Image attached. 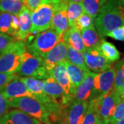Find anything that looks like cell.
<instances>
[{"mask_svg": "<svg viewBox=\"0 0 124 124\" xmlns=\"http://www.w3.org/2000/svg\"><path fill=\"white\" fill-rule=\"evenodd\" d=\"M19 77L16 73L14 74H5L0 73V91L4 88L6 84L13 79Z\"/></svg>", "mask_w": 124, "mask_h": 124, "instance_id": "cell-35", "label": "cell"}, {"mask_svg": "<svg viewBox=\"0 0 124 124\" xmlns=\"http://www.w3.org/2000/svg\"><path fill=\"white\" fill-rule=\"evenodd\" d=\"M9 106L22 111L44 124H52L50 113L43 103L30 97L7 99Z\"/></svg>", "mask_w": 124, "mask_h": 124, "instance_id": "cell-2", "label": "cell"}, {"mask_svg": "<svg viewBox=\"0 0 124 124\" xmlns=\"http://www.w3.org/2000/svg\"><path fill=\"white\" fill-rule=\"evenodd\" d=\"M1 93L7 99L22 97L34 98L32 94L28 90L26 85L20 80L19 77L13 79L8 82L4 88L1 90Z\"/></svg>", "mask_w": 124, "mask_h": 124, "instance_id": "cell-14", "label": "cell"}, {"mask_svg": "<svg viewBox=\"0 0 124 124\" xmlns=\"http://www.w3.org/2000/svg\"><path fill=\"white\" fill-rule=\"evenodd\" d=\"M9 107L10 106L8 103L7 99L5 98L1 90L0 91V117L7 113Z\"/></svg>", "mask_w": 124, "mask_h": 124, "instance_id": "cell-37", "label": "cell"}, {"mask_svg": "<svg viewBox=\"0 0 124 124\" xmlns=\"http://www.w3.org/2000/svg\"><path fill=\"white\" fill-rule=\"evenodd\" d=\"M67 2H77V3H81L83 0H65Z\"/></svg>", "mask_w": 124, "mask_h": 124, "instance_id": "cell-42", "label": "cell"}, {"mask_svg": "<svg viewBox=\"0 0 124 124\" xmlns=\"http://www.w3.org/2000/svg\"><path fill=\"white\" fill-rule=\"evenodd\" d=\"M31 13V10L23 5L19 13L18 14L19 28L17 34L14 37L16 40L25 41L29 35L32 25Z\"/></svg>", "mask_w": 124, "mask_h": 124, "instance_id": "cell-17", "label": "cell"}, {"mask_svg": "<svg viewBox=\"0 0 124 124\" xmlns=\"http://www.w3.org/2000/svg\"><path fill=\"white\" fill-rule=\"evenodd\" d=\"M67 7L68 2L66 1L60 0L54 10L51 22L50 28H53L61 35H62L64 32H66L69 28L67 17Z\"/></svg>", "mask_w": 124, "mask_h": 124, "instance_id": "cell-13", "label": "cell"}, {"mask_svg": "<svg viewBox=\"0 0 124 124\" xmlns=\"http://www.w3.org/2000/svg\"><path fill=\"white\" fill-rule=\"evenodd\" d=\"M0 54H1V53H0Z\"/></svg>", "mask_w": 124, "mask_h": 124, "instance_id": "cell-47", "label": "cell"}, {"mask_svg": "<svg viewBox=\"0 0 124 124\" xmlns=\"http://www.w3.org/2000/svg\"><path fill=\"white\" fill-rule=\"evenodd\" d=\"M115 70L114 66L109 70L97 73L94 78V86L90 99H97L110 92L114 88Z\"/></svg>", "mask_w": 124, "mask_h": 124, "instance_id": "cell-9", "label": "cell"}, {"mask_svg": "<svg viewBox=\"0 0 124 124\" xmlns=\"http://www.w3.org/2000/svg\"><path fill=\"white\" fill-rule=\"evenodd\" d=\"M60 0H42L40 4L31 13L30 34L37 35L50 28L56 7Z\"/></svg>", "mask_w": 124, "mask_h": 124, "instance_id": "cell-3", "label": "cell"}, {"mask_svg": "<svg viewBox=\"0 0 124 124\" xmlns=\"http://www.w3.org/2000/svg\"><path fill=\"white\" fill-rule=\"evenodd\" d=\"M83 54L85 66L93 72L100 73L109 70L114 66L113 62L109 61L103 55L98 46L85 48Z\"/></svg>", "mask_w": 124, "mask_h": 124, "instance_id": "cell-8", "label": "cell"}, {"mask_svg": "<svg viewBox=\"0 0 124 124\" xmlns=\"http://www.w3.org/2000/svg\"><path fill=\"white\" fill-rule=\"evenodd\" d=\"M123 117H124V99H121L116 106L113 113L109 119V123L111 124H114Z\"/></svg>", "mask_w": 124, "mask_h": 124, "instance_id": "cell-32", "label": "cell"}, {"mask_svg": "<svg viewBox=\"0 0 124 124\" xmlns=\"http://www.w3.org/2000/svg\"></svg>", "mask_w": 124, "mask_h": 124, "instance_id": "cell-46", "label": "cell"}, {"mask_svg": "<svg viewBox=\"0 0 124 124\" xmlns=\"http://www.w3.org/2000/svg\"><path fill=\"white\" fill-rule=\"evenodd\" d=\"M84 13L81 3L68 2L67 7V17L68 20L69 27L75 25L76 20Z\"/></svg>", "mask_w": 124, "mask_h": 124, "instance_id": "cell-25", "label": "cell"}, {"mask_svg": "<svg viewBox=\"0 0 124 124\" xmlns=\"http://www.w3.org/2000/svg\"><path fill=\"white\" fill-rule=\"evenodd\" d=\"M114 68L115 70L114 88L118 90L124 85V62L123 60L117 62Z\"/></svg>", "mask_w": 124, "mask_h": 124, "instance_id": "cell-28", "label": "cell"}, {"mask_svg": "<svg viewBox=\"0 0 124 124\" xmlns=\"http://www.w3.org/2000/svg\"><path fill=\"white\" fill-rule=\"evenodd\" d=\"M94 24L100 38L124 25V5L119 0H107L94 18Z\"/></svg>", "mask_w": 124, "mask_h": 124, "instance_id": "cell-1", "label": "cell"}, {"mask_svg": "<svg viewBox=\"0 0 124 124\" xmlns=\"http://www.w3.org/2000/svg\"><path fill=\"white\" fill-rule=\"evenodd\" d=\"M43 92L54 103L66 108L72 101L67 95L64 90L56 80L52 77L44 80Z\"/></svg>", "mask_w": 124, "mask_h": 124, "instance_id": "cell-10", "label": "cell"}, {"mask_svg": "<svg viewBox=\"0 0 124 124\" xmlns=\"http://www.w3.org/2000/svg\"><path fill=\"white\" fill-rule=\"evenodd\" d=\"M97 73L88 70L84 79L76 88L73 100L76 101H89L94 86V78Z\"/></svg>", "mask_w": 124, "mask_h": 124, "instance_id": "cell-15", "label": "cell"}, {"mask_svg": "<svg viewBox=\"0 0 124 124\" xmlns=\"http://www.w3.org/2000/svg\"><path fill=\"white\" fill-rule=\"evenodd\" d=\"M86 101L72 100L64 109L61 122L63 124H80L88 106Z\"/></svg>", "mask_w": 124, "mask_h": 124, "instance_id": "cell-11", "label": "cell"}, {"mask_svg": "<svg viewBox=\"0 0 124 124\" xmlns=\"http://www.w3.org/2000/svg\"><path fill=\"white\" fill-rule=\"evenodd\" d=\"M26 51V42L15 40L0 54V73L14 74L20 66L23 54Z\"/></svg>", "mask_w": 124, "mask_h": 124, "instance_id": "cell-4", "label": "cell"}, {"mask_svg": "<svg viewBox=\"0 0 124 124\" xmlns=\"http://www.w3.org/2000/svg\"><path fill=\"white\" fill-rule=\"evenodd\" d=\"M19 79L26 85L27 88L32 94L35 99L38 100L44 94L43 92L44 80L37 79L31 77H19Z\"/></svg>", "mask_w": 124, "mask_h": 124, "instance_id": "cell-21", "label": "cell"}, {"mask_svg": "<svg viewBox=\"0 0 124 124\" xmlns=\"http://www.w3.org/2000/svg\"><path fill=\"white\" fill-rule=\"evenodd\" d=\"M94 18H93L85 13H84L76 20L74 26L77 27L79 30L81 31L85 28H88L90 27L94 26Z\"/></svg>", "mask_w": 124, "mask_h": 124, "instance_id": "cell-30", "label": "cell"}, {"mask_svg": "<svg viewBox=\"0 0 124 124\" xmlns=\"http://www.w3.org/2000/svg\"><path fill=\"white\" fill-rule=\"evenodd\" d=\"M63 124V123H62L61 121H58V122H56V123H54V124Z\"/></svg>", "mask_w": 124, "mask_h": 124, "instance_id": "cell-43", "label": "cell"}, {"mask_svg": "<svg viewBox=\"0 0 124 124\" xmlns=\"http://www.w3.org/2000/svg\"><path fill=\"white\" fill-rule=\"evenodd\" d=\"M19 28V19H18V15L12 14V20H11L10 31L9 35L15 37V35L17 32Z\"/></svg>", "mask_w": 124, "mask_h": 124, "instance_id": "cell-36", "label": "cell"}, {"mask_svg": "<svg viewBox=\"0 0 124 124\" xmlns=\"http://www.w3.org/2000/svg\"><path fill=\"white\" fill-rule=\"evenodd\" d=\"M18 76L31 77L45 80L50 77V72L44 66L43 57L35 56L26 51L23 54L20 66L16 72Z\"/></svg>", "mask_w": 124, "mask_h": 124, "instance_id": "cell-6", "label": "cell"}, {"mask_svg": "<svg viewBox=\"0 0 124 124\" xmlns=\"http://www.w3.org/2000/svg\"><path fill=\"white\" fill-rule=\"evenodd\" d=\"M6 124H41L38 119L15 109L4 115Z\"/></svg>", "mask_w": 124, "mask_h": 124, "instance_id": "cell-20", "label": "cell"}, {"mask_svg": "<svg viewBox=\"0 0 124 124\" xmlns=\"http://www.w3.org/2000/svg\"><path fill=\"white\" fill-rule=\"evenodd\" d=\"M81 35L85 48H90L98 46L101 39L94 26L81 31Z\"/></svg>", "mask_w": 124, "mask_h": 124, "instance_id": "cell-22", "label": "cell"}, {"mask_svg": "<svg viewBox=\"0 0 124 124\" xmlns=\"http://www.w3.org/2000/svg\"><path fill=\"white\" fill-rule=\"evenodd\" d=\"M107 0H83L81 3L84 13L93 18L96 17L99 10L105 4Z\"/></svg>", "mask_w": 124, "mask_h": 124, "instance_id": "cell-26", "label": "cell"}, {"mask_svg": "<svg viewBox=\"0 0 124 124\" xmlns=\"http://www.w3.org/2000/svg\"><path fill=\"white\" fill-rule=\"evenodd\" d=\"M11 20L12 14L7 12L0 13V32L9 35L10 31Z\"/></svg>", "mask_w": 124, "mask_h": 124, "instance_id": "cell-31", "label": "cell"}, {"mask_svg": "<svg viewBox=\"0 0 124 124\" xmlns=\"http://www.w3.org/2000/svg\"><path fill=\"white\" fill-rule=\"evenodd\" d=\"M24 5V0H0V11L18 15Z\"/></svg>", "mask_w": 124, "mask_h": 124, "instance_id": "cell-24", "label": "cell"}, {"mask_svg": "<svg viewBox=\"0 0 124 124\" xmlns=\"http://www.w3.org/2000/svg\"><path fill=\"white\" fill-rule=\"evenodd\" d=\"M67 61L74 65L82 68L84 70H89L85 66L84 56L83 53L77 51L70 46L68 47Z\"/></svg>", "mask_w": 124, "mask_h": 124, "instance_id": "cell-27", "label": "cell"}, {"mask_svg": "<svg viewBox=\"0 0 124 124\" xmlns=\"http://www.w3.org/2000/svg\"><path fill=\"white\" fill-rule=\"evenodd\" d=\"M50 76L54 78L64 90L67 95L73 100V94L71 90V84L64 62L58 63L50 71Z\"/></svg>", "mask_w": 124, "mask_h": 124, "instance_id": "cell-16", "label": "cell"}, {"mask_svg": "<svg viewBox=\"0 0 124 124\" xmlns=\"http://www.w3.org/2000/svg\"><path fill=\"white\" fill-rule=\"evenodd\" d=\"M124 124V117H123L121 119L118 120L117 121H116V122H115L114 124Z\"/></svg>", "mask_w": 124, "mask_h": 124, "instance_id": "cell-41", "label": "cell"}, {"mask_svg": "<svg viewBox=\"0 0 124 124\" xmlns=\"http://www.w3.org/2000/svg\"><path fill=\"white\" fill-rule=\"evenodd\" d=\"M15 40V39L13 37L0 32V53L4 51Z\"/></svg>", "mask_w": 124, "mask_h": 124, "instance_id": "cell-34", "label": "cell"}, {"mask_svg": "<svg viewBox=\"0 0 124 124\" xmlns=\"http://www.w3.org/2000/svg\"><path fill=\"white\" fill-rule=\"evenodd\" d=\"M42 0H24V6L32 12L40 4Z\"/></svg>", "mask_w": 124, "mask_h": 124, "instance_id": "cell-38", "label": "cell"}, {"mask_svg": "<svg viewBox=\"0 0 124 124\" xmlns=\"http://www.w3.org/2000/svg\"><path fill=\"white\" fill-rule=\"evenodd\" d=\"M123 62H124V59H123Z\"/></svg>", "mask_w": 124, "mask_h": 124, "instance_id": "cell-45", "label": "cell"}, {"mask_svg": "<svg viewBox=\"0 0 124 124\" xmlns=\"http://www.w3.org/2000/svg\"><path fill=\"white\" fill-rule=\"evenodd\" d=\"M68 47V46L62 39L45 54L43 57L44 66L49 72L58 63L67 61Z\"/></svg>", "mask_w": 124, "mask_h": 124, "instance_id": "cell-12", "label": "cell"}, {"mask_svg": "<svg viewBox=\"0 0 124 124\" xmlns=\"http://www.w3.org/2000/svg\"><path fill=\"white\" fill-rule=\"evenodd\" d=\"M116 90L119 94L120 97L121 98V99H124V85L122 86L121 88L118 89V90Z\"/></svg>", "mask_w": 124, "mask_h": 124, "instance_id": "cell-39", "label": "cell"}, {"mask_svg": "<svg viewBox=\"0 0 124 124\" xmlns=\"http://www.w3.org/2000/svg\"><path fill=\"white\" fill-rule=\"evenodd\" d=\"M62 35L53 28H50L39 32L34 37L32 41L26 44V50L33 55L44 57L46 54L62 39Z\"/></svg>", "mask_w": 124, "mask_h": 124, "instance_id": "cell-5", "label": "cell"}, {"mask_svg": "<svg viewBox=\"0 0 124 124\" xmlns=\"http://www.w3.org/2000/svg\"><path fill=\"white\" fill-rule=\"evenodd\" d=\"M120 1H121V3H122V4H123L124 5V0H119Z\"/></svg>", "mask_w": 124, "mask_h": 124, "instance_id": "cell-44", "label": "cell"}, {"mask_svg": "<svg viewBox=\"0 0 124 124\" xmlns=\"http://www.w3.org/2000/svg\"><path fill=\"white\" fill-rule=\"evenodd\" d=\"M98 47L103 55L109 61L115 62L119 59L120 53L115 46L110 42L106 41L103 38L101 39Z\"/></svg>", "mask_w": 124, "mask_h": 124, "instance_id": "cell-23", "label": "cell"}, {"mask_svg": "<svg viewBox=\"0 0 124 124\" xmlns=\"http://www.w3.org/2000/svg\"><path fill=\"white\" fill-rule=\"evenodd\" d=\"M0 124H6V118H5L4 115L0 117Z\"/></svg>", "mask_w": 124, "mask_h": 124, "instance_id": "cell-40", "label": "cell"}, {"mask_svg": "<svg viewBox=\"0 0 124 124\" xmlns=\"http://www.w3.org/2000/svg\"><path fill=\"white\" fill-rule=\"evenodd\" d=\"M80 124H97V113L91 101H89L87 110Z\"/></svg>", "mask_w": 124, "mask_h": 124, "instance_id": "cell-29", "label": "cell"}, {"mask_svg": "<svg viewBox=\"0 0 124 124\" xmlns=\"http://www.w3.org/2000/svg\"><path fill=\"white\" fill-rule=\"evenodd\" d=\"M62 40L68 46L74 48L81 53H84L85 50L84 45L82 41L81 31L76 26H71L64 32L62 35Z\"/></svg>", "mask_w": 124, "mask_h": 124, "instance_id": "cell-18", "label": "cell"}, {"mask_svg": "<svg viewBox=\"0 0 124 124\" xmlns=\"http://www.w3.org/2000/svg\"><path fill=\"white\" fill-rule=\"evenodd\" d=\"M64 64L66 66L67 72L70 78L71 90H72V93L73 94V98H74V94H75L76 88L83 81V80L84 79L88 71L90 70H84L82 68L74 65L68 61H65Z\"/></svg>", "mask_w": 124, "mask_h": 124, "instance_id": "cell-19", "label": "cell"}, {"mask_svg": "<svg viewBox=\"0 0 124 124\" xmlns=\"http://www.w3.org/2000/svg\"><path fill=\"white\" fill-rule=\"evenodd\" d=\"M121 98L114 88L102 97L91 99L97 113V124H108L109 119L116 106L121 101Z\"/></svg>", "mask_w": 124, "mask_h": 124, "instance_id": "cell-7", "label": "cell"}, {"mask_svg": "<svg viewBox=\"0 0 124 124\" xmlns=\"http://www.w3.org/2000/svg\"><path fill=\"white\" fill-rule=\"evenodd\" d=\"M106 37H109L120 41H124V25L118 27L115 30L107 33Z\"/></svg>", "mask_w": 124, "mask_h": 124, "instance_id": "cell-33", "label": "cell"}]
</instances>
